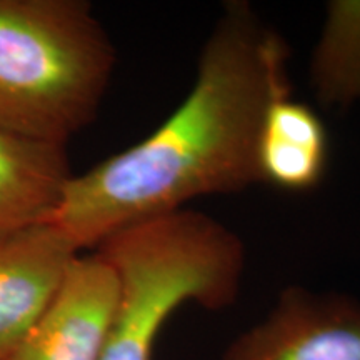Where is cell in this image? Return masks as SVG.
Returning a JSON list of instances; mask_svg holds the SVG:
<instances>
[{"mask_svg": "<svg viewBox=\"0 0 360 360\" xmlns=\"http://www.w3.org/2000/svg\"><path fill=\"white\" fill-rule=\"evenodd\" d=\"M287 47L247 2H229L207 37L193 85L148 137L67 180L44 224L79 252L192 200L262 184L265 110L289 90Z\"/></svg>", "mask_w": 360, "mask_h": 360, "instance_id": "cell-1", "label": "cell"}, {"mask_svg": "<svg viewBox=\"0 0 360 360\" xmlns=\"http://www.w3.org/2000/svg\"><path fill=\"white\" fill-rule=\"evenodd\" d=\"M114 67L85 0H0V130L67 146L97 117Z\"/></svg>", "mask_w": 360, "mask_h": 360, "instance_id": "cell-2", "label": "cell"}, {"mask_svg": "<svg viewBox=\"0 0 360 360\" xmlns=\"http://www.w3.org/2000/svg\"><path fill=\"white\" fill-rule=\"evenodd\" d=\"M94 250L120 285L101 360H152L162 328L182 305L229 307L245 270L240 237L188 207L122 229Z\"/></svg>", "mask_w": 360, "mask_h": 360, "instance_id": "cell-3", "label": "cell"}, {"mask_svg": "<svg viewBox=\"0 0 360 360\" xmlns=\"http://www.w3.org/2000/svg\"><path fill=\"white\" fill-rule=\"evenodd\" d=\"M222 360H360V300L290 285Z\"/></svg>", "mask_w": 360, "mask_h": 360, "instance_id": "cell-4", "label": "cell"}, {"mask_svg": "<svg viewBox=\"0 0 360 360\" xmlns=\"http://www.w3.org/2000/svg\"><path fill=\"white\" fill-rule=\"evenodd\" d=\"M119 294L109 260L96 250L79 254L11 360H101Z\"/></svg>", "mask_w": 360, "mask_h": 360, "instance_id": "cell-5", "label": "cell"}, {"mask_svg": "<svg viewBox=\"0 0 360 360\" xmlns=\"http://www.w3.org/2000/svg\"><path fill=\"white\" fill-rule=\"evenodd\" d=\"M77 255L47 224L0 236V360H11Z\"/></svg>", "mask_w": 360, "mask_h": 360, "instance_id": "cell-6", "label": "cell"}, {"mask_svg": "<svg viewBox=\"0 0 360 360\" xmlns=\"http://www.w3.org/2000/svg\"><path fill=\"white\" fill-rule=\"evenodd\" d=\"M72 175L67 146L0 130V236L44 224Z\"/></svg>", "mask_w": 360, "mask_h": 360, "instance_id": "cell-7", "label": "cell"}, {"mask_svg": "<svg viewBox=\"0 0 360 360\" xmlns=\"http://www.w3.org/2000/svg\"><path fill=\"white\" fill-rule=\"evenodd\" d=\"M262 182L305 192L322 182L328 160L327 129L307 103L282 92L265 110L259 139Z\"/></svg>", "mask_w": 360, "mask_h": 360, "instance_id": "cell-8", "label": "cell"}, {"mask_svg": "<svg viewBox=\"0 0 360 360\" xmlns=\"http://www.w3.org/2000/svg\"><path fill=\"white\" fill-rule=\"evenodd\" d=\"M310 87L322 107L345 112L360 102V0H330L310 57Z\"/></svg>", "mask_w": 360, "mask_h": 360, "instance_id": "cell-9", "label": "cell"}]
</instances>
